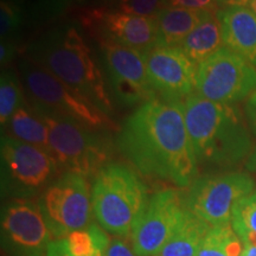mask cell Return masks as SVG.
<instances>
[{
	"label": "cell",
	"instance_id": "obj_1",
	"mask_svg": "<svg viewBox=\"0 0 256 256\" xmlns=\"http://www.w3.org/2000/svg\"><path fill=\"white\" fill-rule=\"evenodd\" d=\"M116 146L148 178L179 188L191 186L197 178L198 162L182 102L154 98L140 106L121 124Z\"/></svg>",
	"mask_w": 256,
	"mask_h": 256
},
{
	"label": "cell",
	"instance_id": "obj_2",
	"mask_svg": "<svg viewBox=\"0 0 256 256\" xmlns=\"http://www.w3.org/2000/svg\"><path fill=\"white\" fill-rule=\"evenodd\" d=\"M26 57L104 113L113 112L98 60L75 25H57L42 34L28 46Z\"/></svg>",
	"mask_w": 256,
	"mask_h": 256
},
{
	"label": "cell",
	"instance_id": "obj_3",
	"mask_svg": "<svg viewBox=\"0 0 256 256\" xmlns=\"http://www.w3.org/2000/svg\"><path fill=\"white\" fill-rule=\"evenodd\" d=\"M184 116L198 166L230 168L250 154V134L235 106L192 94L185 100Z\"/></svg>",
	"mask_w": 256,
	"mask_h": 256
},
{
	"label": "cell",
	"instance_id": "obj_4",
	"mask_svg": "<svg viewBox=\"0 0 256 256\" xmlns=\"http://www.w3.org/2000/svg\"><path fill=\"white\" fill-rule=\"evenodd\" d=\"M147 188L136 172L119 162H108L94 176L92 214L100 226L115 236H126L146 210Z\"/></svg>",
	"mask_w": 256,
	"mask_h": 256
},
{
	"label": "cell",
	"instance_id": "obj_5",
	"mask_svg": "<svg viewBox=\"0 0 256 256\" xmlns=\"http://www.w3.org/2000/svg\"><path fill=\"white\" fill-rule=\"evenodd\" d=\"M32 107L46 121L49 153L55 159L60 174L72 172L88 178L108 164L112 142L107 136L70 118Z\"/></svg>",
	"mask_w": 256,
	"mask_h": 256
},
{
	"label": "cell",
	"instance_id": "obj_6",
	"mask_svg": "<svg viewBox=\"0 0 256 256\" xmlns=\"http://www.w3.org/2000/svg\"><path fill=\"white\" fill-rule=\"evenodd\" d=\"M18 68L32 106L70 118L94 130L113 128L114 124L107 114L28 57L22 58Z\"/></svg>",
	"mask_w": 256,
	"mask_h": 256
},
{
	"label": "cell",
	"instance_id": "obj_7",
	"mask_svg": "<svg viewBox=\"0 0 256 256\" xmlns=\"http://www.w3.org/2000/svg\"><path fill=\"white\" fill-rule=\"evenodd\" d=\"M2 188L11 198H34L43 194L60 171L46 150L2 134Z\"/></svg>",
	"mask_w": 256,
	"mask_h": 256
},
{
	"label": "cell",
	"instance_id": "obj_8",
	"mask_svg": "<svg viewBox=\"0 0 256 256\" xmlns=\"http://www.w3.org/2000/svg\"><path fill=\"white\" fill-rule=\"evenodd\" d=\"M38 200L54 240L64 238L92 224V190L86 176L62 174Z\"/></svg>",
	"mask_w": 256,
	"mask_h": 256
},
{
	"label": "cell",
	"instance_id": "obj_9",
	"mask_svg": "<svg viewBox=\"0 0 256 256\" xmlns=\"http://www.w3.org/2000/svg\"><path fill=\"white\" fill-rule=\"evenodd\" d=\"M254 188V179L244 172L203 176L185 194L188 209L210 226L229 224L236 203L252 194Z\"/></svg>",
	"mask_w": 256,
	"mask_h": 256
},
{
	"label": "cell",
	"instance_id": "obj_10",
	"mask_svg": "<svg viewBox=\"0 0 256 256\" xmlns=\"http://www.w3.org/2000/svg\"><path fill=\"white\" fill-rule=\"evenodd\" d=\"M256 92V69L238 54L222 48L198 66L196 94L232 104Z\"/></svg>",
	"mask_w": 256,
	"mask_h": 256
},
{
	"label": "cell",
	"instance_id": "obj_11",
	"mask_svg": "<svg viewBox=\"0 0 256 256\" xmlns=\"http://www.w3.org/2000/svg\"><path fill=\"white\" fill-rule=\"evenodd\" d=\"M108 83L115 100L124 107L144 104L156 98L147 76L144 54L104 37H96Z\"/></svg>",
	"mask_w": 256,
	"mask_h": 256
},
{
	"label": "cell",
	"instance_id": "obj_12",
	"mask_svg": "<svg viewBox=\"0 0 256 256\" xmlns=\"http://www.w3.org/2000/svg\"><path fill=\"white\" fill-rule=\"evenodd\" d=\"M188 211L183 192L174 188L156 192L130 232V247L136 255L158 254L183 223Z\"/></svg>",
	"mask_w": 256,
	"mask_h": 256
},
{
	"label": "cell",
	"instance_id": "obj_13",
	"mask_svg": "<svg viewBox=\"0 0 256 256\" xmlns=\"http://www.w3.org/2000/svg\"><path fill=\"white\" fill-rule=\"evenodd\" d=\"M2 246L14 256H43L54 241L40 200L10 198L2 210Z\"/></svg>",
	"mask_w": 256,
	"mask_h": 256
},
{
	"label": "cell",
	"instance_id": "obj_14",
	"mask_svg": "<svg viewBox=\"0 0 256 256\" xmlns=\"http://www.w3.org/2000/svg\"><path fill=\"white\" fill-rule=\"evenodd\" d=\"M144 58L148 81L162 100L182 102L196 90L197 70L182 48L156 46Z\"/></svg>",
	"mask_w": 256,
	"mask_h": 256
},
{
	"label": "cell",
	"instance_id": "obj_15",
	"mask_svg": "<svg viewBox=\"0 0 256 256\" xmlns=\"http://www.w3.org/2000/svg\"><path fill=\"white\" fill-rule=\"evenodd\" d=\"M82 24L95 37H104L142 54L156 46L158 24L156 17H140L95 8L82 16Z\"/></svg>",
	"mask_w": 256,
	"mask_h": 256
},
{
	"label": "cell",
	"instance_id": "obj_16",
	"mask_svg": "<svg viewBox=\"0 0 256 256\" xmlns=\"http://www.w3.org/2000/svg\"><path fill=\"white\" fill-rule=\"evenodd\" d=\"M217 18L226 48L256 68V14L248 8H223Z\"/></svg>",
	"mask_w": 256,
	"mask_h": 256
},
{
	"label": "cell",
	"instance_id": "obj_17",
	"mask_svg": "<svg viewBox=\"0 0 256 256\" xmlns=\"http://www.w3.org/2000/svg\"><path fill=\"white\" fill-rule=\"evenodd\" d=\"M222 28L217 12L206 11L191 34L182 43V50L194 64L200 66L223 48Z\"/></svg>",
	"mask_w": 256,
	"mask_h": 256
},
{
	"label": "cell",
	"instance_id": "obj_18",
	"mask_svg": "<svg viewBox=\"0 0 256 256\" xmlns=\"http://www.w3.org/2000/svg\"><path fill=\"white\" fill-rule=\"evenodd\" d=\"M206 11L165 8L156 16L158 24L156 46H178L200 24Z\"/></svg>",
	"mask_w": 256,
	"mask_h": 256
},
{
	"label": "cell",
	"instance_id": "obj_19",
	"mask_svg": "<svg viewBox=\"0 0 256 256\" xmlns=\"http://www.w3.org/2000/svg\"><path fill=\"white\" fill-rule=\"evenodd\" d=\"M4 130H6L5 134L19 142L40 147L49 152V133L46 121L26 102H23V104L14 112Z\"/></svg>",
	"mask_w": 256,
	"mask_h": 256
},
{
	"label": "cell",
	"instance_id": "obj_20",
	"mask_svg": "<svg viewBox=\"0 0 256 256\" xmlns=\"http://www.w3.org/2000/svg\"><path fill=\"white\" fill-rule=\"evenodd\" d=\"M210 228L209 224L188 210L177 232L154 256H197Z\"/></svg>",
	"mask_w": 256,
	"mask_h": 256
},
{
	"label": "cell",
	"instance_id": "obj_21",
	"mask_svg": "<svg viewBox=\"0 0 256 256\" xmlns=\"http://www.w3.org/2000/svg\"><path fill=\"white\" fill-rule=\"evenodd\" d=\"M66 247L72 256H104L110 238L98 224L70 232L63 238Z\"/></svg>",
	"mask_w": 256,
	"mask_h": 256
},
{
	"label": "cell",
	"instance_id": "obj_22",
	"mask_svg": "<svg viewBox=\"0 0 256 256\" xmlns=\"http://www.w3.org/2000/svg\"><path fill=\"white\" fill-rule=\"evenodd\" d=\"M243 242L234 230L232 223L211 226L202 242L197 256H241Z\"/></svg>",
	"mask_w": 256,
	"mask_h": 256
},
{
	"label": "cell",
	"instance_id": "obj_23",
	"mask_svg": "<svg viewBox=\"0 0 256 256\" xmlns=\"http://www.w3.org/2000/svg\"><path fill=\"white\" fill-rule=\"evenodd\" d=\"M20 82L14 69L2 70L0 78V124L2 130L24 102V87Z\"/></svg>",
	"mask_w": 256,
	"mask_h": 256
},
{
	"label": "cell",
	"instance_id": "obj_24",
	"mask_svg": "<svg viewBox=\"0 0 256 256\" xmlns=\"http://www.w3.org/2000/svg\"><path fill=\"white\" fill-rule=\"evenodd\" d=\"M232 226L243 244L256 246V192L243 197L236 203Z\"/></svg>",
	"mask_w": 256,
	"mask_h": 256
},
{
	"label": "cell",
	"instance_id": "obj_25",
	"mask_svg": "<svg viewBox=\"0 0 256 256\" xmlns=\"http://www.w3.org/2000/svg\"><path fill=\"white\" fill-rule=\"evenodd\" d=\"M23 24V10L14 0L0 2V34L2 40H14Z\"/></svg>",
	"mask_w": 256,
	"mask_h": 256
},
{
	"label": "cell",
	"instance_id": "obj_26",
	"mask_svg": "<svg viewBox=\"0 0 256 256\" xmlns=\"http://www.w3.org/2000/svg\"><path fill=\"white\" fill-rule=\"evenodd\" d=\"M166 4L168 0H118L116 11L140 17H156L168 8Z\"/></svg>",
	"mask_w": 256,
	"mask_h": 256
},
{
	"label": "cell",
	"instance_id": "obj_27",
	"mask_svg": "<svg viewBox=\"0 0 256 256\" xmlns=\"http://www.w3.org/2000/svg\"><path fill=\"white\" fill-rule=\"evenodd\" d=\"M171 8L194 10V11H210L217 12L218 4L216 0H168Z\"/></svg>",
	"mask_w": 256,
	"mask_h": 256
},
{
	"label": "cell",
	"instance_id": "obj_28",
	"mask_svg": "<svg viewBox=\"0 0 256 256\" xmlns=\"http://www.w3.org/2000/svg\"><path fill=\"white\" fill-rule=\"evenodd\" d=\"M104 256H136L133 252L132 247L127 244L124 240L119 238H114L110 240L107 252Z\"/></svg>",
	"mask_w": 256,
	"mask_h": 256
},
{
	"label": "cell",
	"instance_id": "obj_29",
	"mask_svg": "<svg viewBox=\"0 0 256 256\" xmlns=\"http://www.w3.org/2000/svg\"><path fill=\"white\" fill-rule=\"evenodd\" d=\"M16 52H17V46H16L14 40H2V46H0V63H2V66H8L14 60Z\"/></svg>",
	"mask_w": 256,
	"mask_h": 256
},
{
	"label": "cell",
	"instance_id": "obj_30",
	"mask_svg": "<svg viewBox=\"0 0 256 256\" xmlns=\"http://www.w3.org/2000/svg\"><path fill=\"white\" fill-rule=\"evenodd\" d=\"M246 116H247L249 127L256 136V92L248 98L247 104H246Z\"/></svg>",
	"mask_w": 256,
	"mask_h": 256
},
{
	"label": "cell",
	"instance_id": "obj_31",
	"mask_svg": "<svg viewBox=\"0 0 256 256\" xmlns=\"http://www.w3.org/2000/svg\"><path fill=\"white\" fill-rule=\"evenodd\" d=\"M46 256H72L66 247L63 238L54 240L49 243Z\"/></svg>",
	"mask_w": 256,
	"mask_h": 256
},
{
	"label": "cell",
	"instance_id": "obj_32",
	"mask_svg": "<svg viewBox=\"0 0 256 256\" xmlns=\"http://www.w3.org/2000/svg\"><path fill=\"white\" fill-rule=\"evenodd\" d=\"M216 2L224 8H246L249 6L252 0H216Z\"/></svg>",
	"mask_w": 256,
	"mask_h": 256
},
{
	"label": "cell",
	"instance_id": "obj_33",
	"mask_svg": "<svg viewBox=\"0 0 256 256\" xmlns=\"http://www.w3.org/2000/svg\"><path fill=\"white\" fill-rule=\"evenodd\" d=\"M246 168H247L248 171L250 172L256 179V146L255 148L252 150L250 154L248 156L247 162H246Z\"/></svg>",
	"mask_w": 256,
	"mask_h": 256
},
{
	"label": "cell",
	"instance_id": "obj_34",
	"mask_svg": "<svg viewBox=\"0 0 256 256\" xmlns=\"http://www.w3.org/2000/svg\"><path fill=\"white\" fill-rule=\"evenodd\" d=\"M244 249L241 256H256V246L252 244H243Z\"/></svg>",
	"mask_w": 256,
	"mask_h": 256
},
{
	"label": "cell",
	"instance_id": "obj_35",
	"mask_svg": "<svg viewBox=\"0 0 256 256\" xmlns=\"http://www.w3.org/2000/svg\"><path fill=\"white\" fill-rule=\"evenodd\" d=\"M249 8H250L252 11L256 14V0H252L250 4H249Z\"/></svg>",
	"mask_w": 256,
	"mask_h": 256
}]
</instances>
